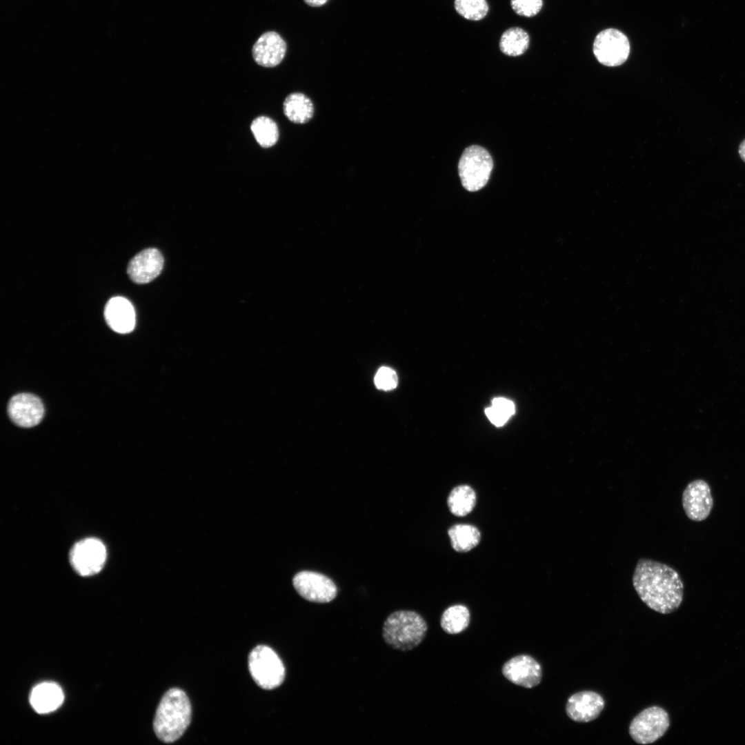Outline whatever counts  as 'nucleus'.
Here are the masks:
<instances>
[{
    "mask_svg": "<svg viewBox=\"0 0 745 745\" xmlns=\"http://www.w3.org/2000/svg\"><path fill=\"white\" fill-rule=\"evenodd\" d=\"M485 413L489 420L495 426H503L509 419L493 406L486 408Z\"/></svg>",
    "mask_w": 745,
    "mask_h": 745,
    "instance_id": "nucleus-28",
    "label": "nucleus"
},
{
    "mask_svg": "<svg viewBox=\"0 0 745 745\" xmlns=\"http://www.w3.org/2000/svg\"><path fill=\"white\" fill-rule=\"evenodd\" d=\"M454 6L459 14L471 21L484 19L489 9L486 0H455Z\"/></svg>",
    "mask_w": 745,
    "mask_h": 745,
    "instance_id": "nucleus-24",
    "label": "nucleus"
},
{
    "mask_svg": "<svg viewBox=\"0 0 745 745\" xmlns=\"http://www.w3.org/2000/svg\"><path fill=\"white\" fill-rule=\"evenodd\" d=\"M374 382L378 389L391 390L397 386V375L392 368L383 366L377 370L374 378Z\"/></svg>",
    "mask_w": 745,
    "mask_h": 745,
    "instance_id": "nucleus-25",
    "label": "nucleus"
},
{
    "mask_svg": "<svg viewBox=\"0 0 745 745\" xmlns=\"http://www.w3.org/2000/svg\"><path fill=\"white\" fill-rule=\"evenodd\" d=\"M682 506L686 516L692 521L701 522L710 515L713 499L709 485L703 479L690 482L682 494Z\"/></svg>",
    "mask_w": 745,
    "mask_h": 745,
    "instance_id": "nucleus-10",
    "label": "nucleus"
},
{
    "mask_svg": "<svg viewBox=\"0 0 745 745\" xmlns=\"http://www.w3.org/2000/svg\"><path fill=\"white\" fill-rule=\"evenodd\" d=\"M284 113L292 122L304 123L313 116L314 107L310 99L302 93H292L284 101Z\"/></svg>",
    "mask_w": 745,
    "mask_h": 745,
    "instance_id": "nucleus-18",
    "label": "nucleus"
},
{
    "mask_svg": "<svg viewBox=\"0 0 745 745\" xmlns=\"http://www.w3.org/2000/svg\"><path fill=\"white\" fill-rule=\"evenodd\" d=\"M248 666L252 679L263 689L276 688L285 679V668L281 659L267 646H257L250 652Z\"/></svg>",
    "mask_w": 745,
    "mask_h": 745,
    "instance_id": "nucleus-5",
    "label": "nucleus"
},
{
    "mask_svg": "<svg viewBox=\"0 0 745 745\" xmlns=\"http://www.w3.org/2000/svg\"><path fill=\"white\" fill-rule=\"evenodd\" d=\"M427 630V624L419 614L411 610H398L384 621L382 637L390 647L408 651L421 643Z\"/></svg>",
    "mask_w": 745,
    "mask_h": 745,
    "instance_id": "nucleus-3",
    "label": "nucleus"
},
{
    "mask_svg": "<svg viewBox=\"0 0 745 745\" xmlns=\"http://www.w3.org/2000/svg\"><path fill=\"white\" fill-rule=\"evenodd\" d=\"M503 675L511 683L526 688L537 686L542 681V670L532 656L519 655L508 660L502 666Z\"/></svg>",
    "mask_w": 745,
    "mask_h": 745,
    "instance_id": "nucleus-11",
    "label": "nucleus"
},
{
    "mask_svg": "<svg viewBox=\"0 0 745 745\" xmlns=\"http://www.w3.org/2000/svg\"><path fill=\"white\" fill-rule=\"evenodd\" d=\"M593 53L598 61L604 66H620L628 57L629 41L627 37L617 29H605L595 39Z\"/></svg>",
    "mask_w": 745,
    "mask_h": 745,
    "instance_id": "nucleus-7",
    "label": "nucleus"
},
{
    "mask_svg": "<svg viewBox=\"0 0 745 745\" xmlns=\"http://www.w3.org/2000/svg\"><path fill=\"white\" fill-rule=\"evenodd\" d=\"M191 719V705L186 693L171 688L163 696L155 716L153 728L157 737L171 743L186 731Z\"/></svg>",
    "mask_w": 745,
    "mask_h": 745,
    "instance_id": "nucleus-2",
    "label": "nucleus"
},
{
    "mask_svg": "<svg viewBox=\"0 0 745 745\" xmlns=\"http://www.w3.org/2000/svg\"><path fill=\"white\" fill-rule=\"evenodd\" d=\"M670 726L668 713L659 706H650L641 711L631 721L629 734L637 744H652L662 737Z\"/></svg>",
    "mask_w": 745,
    "mask_h": 745,
    "instance_id": "nucleus-6",
    "label": "nucleus"
},
{
    "mask_svg": "<svg viewBox=\"0 0 745 745\" xmlns=\"http://www.w3.org/2000/svg\"><path fill=\"white\" fill-rule=\"evenodd\" d=\"M530 44L528 34L519 27L510 28L501 35L500 50L506 55L516 57L524 54Z\"/></svg>",
    "mask_w": 745,
    "mask_h": 745,
    "instance_id": "nucleus-22",
    "label": "nucleus"
},
{
    "mask_svg": "<svg viewBox=\"0 0 745 745\" xmlns=\"http://www.w3.org/2000/svg\"><path fill=\"white\" fill-rule=\"evenodd\" d=\"M251 131L257 141L263 148L274 146L279 138V130L276 123L266 116L257 117L250 125Z\"/></svg>",
    "mask_w": 745,
    "mask_h": 745,
    "instance_id": "nucleus-23",
    "label": "nucleus"
},
{
    "mask_svg": "<svg viewBox=\"0 0 745 745\" xmlns=\"http://www.w3.org/2000/svg\"><path fill=\"white\" fill-rule=\"evenodd\" d=\"M605 706L604 698L599 693L584 691L572 695L567 701L566 713L577 722H589L597 719Z\"/></svg>",
    "mask_w": 745,
    "mask_h": 745,
    "instance_id": "nucleus-13",
    "label": "nucleus"
},
{
    "mask_svg": "<svg viewBox=\"0 0 745 745\" xmlns=\"http://www.w3.org/2000/svg\"><path fill=\"white\" fill-rule=\"evenodd\" d=\"M106 548L101 541L90 537L77 542L70 552V562L74 570L81 576L98 573L106 559Z\"/></svg>",
    "mask_w": 745,
    "mask_h": 745,
    "instance_id": "nucleus-8",
    "label": "nucleus"
},
{
    "mask_svg": "<svg viewBox=\"0 0 745 745\" xmlns=\"http://www.w3.org/2000/svg\"><path fill=\"white\" fill-rule=\"evenodd\" d=\"M633 585L642 601L662 614L673 613L683 600L684 584L679 573L655 560L641 558L637 561Z\"/></svg>",
    "mask_w": 745,
    "mask_h": 745,
    "instance_id": "nucleus-1",
    "label": "nucleus"
},
{
    "mask_svg": "<svg viewBox=\"0 0 745 745\" xmlns=\"http://www.w3.org/2000/svg\"><path fill=\"white\" fill-rule=\"evenodd\" d=\"M493 167L492 157L485 148L477 145L466 148L458 164L463 187L470 192L481 189L487 183Z\"/></svg>",
    "mask_w": 745,
    "mask_h": 745,
    "instance_id": "nucleus-4",
    "label": "nucleus"
},
{
    "mask_svg": "<svg viewBox=\"0 0 745 745\" xmlns=\"http://www.w3.org/2000/svg\"><path fill=\"white\" fill-rule=\"evenodd\" d=\"M286 52V43L276 32L270 31L261 34L255 43L252 53L255 61L264 67H275L283 60Z\"/></svg>",
    "mask_w": 745,
    "mask_h": 745,
    "instance_id": "nucleus-15",
    "label": "nucleus"
},
{
    "mask_svg": "<svg viewBox=\"0 0 745 745\" xmlns=\"http://www.w3.org/2000/svg\"><path fill=\"white\" fill-rule=\"evenodd\" d=\"M491 406L509 418L515 413V408L514 403L504 397H496L493 399Z\"/></svg>",
    "mask_w": 745,
    "mask_h": 745,
    "instance_id": "nucleus-27",
    "label": "nucleus"
},
{
    "mask_svg": "<svg viewBox=\"0 0 745 745\" xmlns=\"http://www.w3.org/2000/svg\"><path fill=\"white\" fill-rule=\"evenodd\" d=\"M8 413L16 425L30 428L37 425L43 419L44 407L38 397L29 393H20L10 399Z\"/></svg>",
    "mask_w": 745,
    "mask_h": 745,
    "instance_id": "nucleus-12",
    "label": "nucleus"
},
{
    "mask_svg": "<svg viewBox=\"0 0 745 745\" xmlns=\"http://www.w3.org/2000/svg\"><path fill=\"white\" fill-rule=\"evenodd\" d=\"M163 267V257L160 251L150 248L143 250L130 261L127 272L133 282L145 284L155 279Z\"/></svg>",
    "mask_w": 745,
    "mask_h": 745,
    "instance_id": "nucleus-14",
    "label": "nucleus"
},
{
    "mask_svg": "<svg viewBox=\"0 0 745 745\" xmlns=\"http://www.w3.org/2000/svg\"><path fill=\"white\" fill-rule=\"evenodd\" d=\"M328 0H304V1L309 6L312 7H318L325 4Z\"/></svg>",
    "mask_w": 745,
    "mask_h": 745,
    "instance_id": "nucleus-29",
    "label": "nucleus"
},
{
    "mask_svg": "<svg viewBox=\"0 0 745 745\" xmlns=\"http://www.w3.org/2000/svg\"><path fill=\"white\" fill-rule=\"evenodd\" d=\"M513 10L517 14L523 17H533L542 9V0H511Z\"/></svg>",
    "mask_w": 745,
    "mask_h": 745,
    "instance_id": "nucleus-26",
    "label": "nucleus"
},
{
    "mask_svg": "<svg viewBox=\"0 0 745 745\" xmlns=\"http://www.w3.org/2000/svg\"><path fill=\"white\" fill-rule=\"evenodd\" d=\"M450 511L455 515L463 517L469 514L476 504V494L468 485H460L450 493L448 500Z\"/></svg>",
    "mask_w": 745,
    "mask_h": 745,
    "instance_id": "nucleus-21",
    "label": "nucleus"
},
{
    "mask_svg": "<svg viewBox=\"0 0 745 745\" xmlns=\"http://www.w3.org/2000/svg\"><path fill=\"white\" fill-rule=\"evenodd\" d=\"M738 153L741 159L745 162V139L739 143Z\"/></svg>",
    "mask_w": 745,
    "mask_h": 745,
    "instance_id": "nucleus-30",
    "label": "nucleus"
},
{
    "mask_svg": "<svg viewBox=\"0 0 745 745\" xmlns=\"http://www.w3.org/2000/svg\"><path fill=\"white\" fill-rule=\"evenodd\" d=\"M451 545L457 552H468L479 543L481 535L477 528L470 524H456L448 531Z\"/></svg>",
    "mask_w": 745,
    "mask_h": 745,
    "instance_id": "nucleus-20",
    "label": "nucleus"
},
{
    "mask_svg": "<svg viewBox=\"0 0 745 745\" xmlns=\"http://www.w3.org/2000/svg\"><path fill=\"white\" fill-rule=\"evenodd\" d=\"M106 323L114 331L126 334L135 326V312L132 304L122 297L111 298L104 310Z\"/></svg>",
    "mask_w": 745,
    "mask_h": 745,
    "instance_id": "nucleus-16",
    "label": "nucleus"
},
{
    "mask_svg": "<svg viewBox=\"0 0 745 745\" xmlns=\"http://www.w3.org/2000/svg\"><path fill=\"white\" fill-rule=\"evenodd\" d=\"M63 693L56 683L46 682L35 686L30 695V703L40 714L48 713L57 709L63 703Z\"/></svg>",
    "mask_w": 745,
    "mask_h": 745,
    "instance_id": "nucleus-17",
    "label": "nucleus"
},
{
    "mask_svg": "<svg viewBox=\"0 0 745 745\" xmlns=\"http://www.w3.org/2000/svg\"><path fill=\"white\" fill-rule=\"evenodd\" d=\"M292 584L298 594L311 602H330L337 593L336 585L331 579L313 571L304 570L297 573Z\"/></svg>",
    "mask_w": 745,
    "mask_h": 745,
    "instance_id": "nucleus-9",
    "label": "nucleus"
},
{
    "mask_svg": "<svg viewBox=\"0 0 745 745\" xmlns=\"http://www.w3.org/2000/svg\"><path fill=\"white\" fill-rule=\"evenodd\" d=\"M470 620L468 608L462 604H455L447 608L442 613L440 625L444 632L457 635L468 628Z\"/></svg>",
    "mask_w": 745,
    "mask_h": 745,
    "instance_id": "nucleus-19",
    "label": "nucleus"
}]
</instances>
